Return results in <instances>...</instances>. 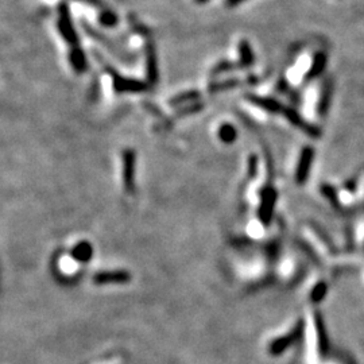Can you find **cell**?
<instances>
[{"label":"cell","mask_w":364,"mask_h":364,"mask_svg":"<svg viewBox=\"0 0 364 364\" xmlns=\"http://www.w3.org/2000/svg\"><path fill=\"white\" fill-rule=\"evenodd\" d=\"M58 19L57 29L61 34L62 39L69 45V62L73 70L78 74L84 73L88 68V61L85 57L84 50L81 49L80 38L77 34L76 29L73 26L72 14H70L69 6L66 2H61L58 4Z\"/></svg>","instance_id":"6da1fadb"},{"label":"cell","mask_w":364,"mask_h":364,"mask_svg":"<svg viewBox=\"0 0 364 364\" xmlns=\"http://www.w3.org/2000/svg\"><path fill=\"white\" fill-rule=\"evenodd\" d=\"M92 54L93 57L96 58V60H99V62L101 64V66H103V69L111 76L114 91H115L116 93H141L147 89L149 85L146 84L145 81L122 76L118 70L114 69V68H112V66L109 65L103 57H101V54H99L97 51H95V50L92 51Z\"/></svg>","instance_id":"7a4b0ae2"},{"label":"cell","mask_w":364,"mask_h":364,"mask_svg":"<svg viewBox=\"0 0 364 364\" xmlns=\"http://www.w3.org/2000/svg\"><path fill=\"white\" fill-rule=\"evenodd\" d=\"M303 333V322L299 321L297 325L294 326V329L289 332L288 334H285L282 338L275 339L274 341H271V344L268 345V352L274 355V356H278L281 353H284L286 349L293 345L297 340H299V338L302 336Z\"/></svg>","instance_id":"3957f363"},{"label":"cell","mask_w":364,"mask_h":364,"mask_svg":"<svg viewBox=\"0 0 364 364\" xmlns=\"http://www.w3.org/2000/svg\"><path fill=\"white\" fill-rule=\"evenodd\" d=\"M276 203V192L272 186H266L261 190V205L258 209V216L263 224H270L272 217V212Z\"/></svg>","instance_id":"277c9868"},{"label":"cell","mask_w":364,"mask_h":364,"mask_svg":"<svg viewBox=\"0 0 364 364\" xmlns=\"http://www.w3.org/2000/svg\"><path fill=\"white\" fill-rule=\"evenodd\" d=\"M145 55L147 82H149L150 85H155L158 82V78H159V74H158L157 50H155V45H154L153 39L150 38V37H146Z\"/></svg>","instance_id":"5b68a950"},{"label":"cell","mask_w":364,"mask_h":364,"mask_svg":"<svg viewBox=\"0 0 364 364\" xmlns=\"http://www.w3.org/2000/svg\"><path fill=\"white\" fill-rule=\"evenodd\" d=\"M123 185L127 193H134L135 189V153L126 150L123 153Z\"/></svg>","instance_id":"8992f818"},{"label":"cell","mask_w":364,"mask_h":364,"mask_svg":"<svg viewBox=\"0 0 364 364\" xmlns=\"http://www.w3.org/2000/svg\"><path fill=\"white\" fill-rule=\"evenodd\" d=\"M81 26H82L84 31L89 35V37H91V38L95 39V41H97V42H99L100 45H103L104 47H107V49L109 50V51H111L114 55H116V57H123V55H124V54H123L122 51L118 49V46H116L115 43L112 42L111 39L108 38L107 35L103 34V33L97 30V29H95V27L89 23V22H87L85 19H82L81 20Z\"/></svg>","instance_id":"52a82bcc"},{"label":"cell","mask_w":364,"mask_h":364,"mask_svg":"<svg viewBox=\"0 0 364 364\" xmlns=\"http://www.w3.org/2000/svg\"><path fill=\"white\" fill-rule=\"evenodd\" d=\"M131 281V274L126 270H109V271H100L95 274L93 282L97 285L107 284H127Z\"/></svg>","instance_id":"ba28073f"},{"label":"cell","mask_w":364,"mask_h":364,"mask_svg":"<svg viewBox=\"0 0 364 364\" xmlns=\"http://www.w3.org/2000/svg\"><path fill=\"white\" fill-rule=\"evenodd\" d=\"M313 155H315V151L311 147H305L302 150L298 166H297V172H295V180L298 184H303L306 181L307 176H309V170H311L312 161H313Z\"/></svg>","instance_id":"9c48e42d"},{"label":"cell","mask_w":364,"mask_h":364,"mask_svg":"<svg viewBox=\"0 0 364 364\" xmlns=\"http://www.w3.org/2000/svg\"><path fill=\"white\" fill-rule=\"evenodd\" d=\"M258 78L255 76L245 77V78H228L224 81H216L209 85V91L211 92H222L226 89H232L236 87H242V85L248 84H257Z\"/></svg>","instance_id":"30bf717a"},{"label":"cell","mask_w":364,"mask_h":364,"mask_svg":"<svg viewBox=\"0 0 364 364\" xmlns=\"http://www.w3.org/2000/svg\"><path fill=\"white\" fill-rule=\"evenodd\" d=\"M238 51H239V61L236 62L239 66V69H247L251 68L255 62V57H254L253 47L249 45L248 41L242 39L238 45Z\"/></svg>","instance_id":"8fae6325"},{"label":"cell","mask_w":364,"mask_h":364,"mask_svg":"<svg viewBox=\"0 0 364 364\" xmlns=\"http://www.w3.org/2000/svg\"><path fill=\"white\" fill-rule=\"evenodd\" d=\"M93 255V247L89 242H80L77 243L72 249V257L76 259L77 262L85 263V262L91 261V258Z\"/></svg>","instance_id":"7c38bea8"},{"label":"cell","mask_w":364,"mask_h":364,"mask_svg":"<svg viewBox=\"0 0 364 364\" xmlns=\"http://www.w3.org/2000/svg\"><path fill=\"white\" fill-rule=\"evenodd\" d=\"M316 326H317L320 351H321V355L326 356V355H328V352H329V341H328V336H326L324 322H322V320L320 316H317V318H316Z\"/></svg>","instance_id":"4fadbf2b"},{"label":"cell","mask_w":364,"mask_h":364,"mask_svg":"<svg viewBox=\"0 0 364 364\" xmlns=\"http://www.w3.org/2000/svg\"><path fill=\"white\" fill-rule=\"evenodd\" d=\"M218 138L224 143H232L238 138V131L232 124L230 123H224L220 128H218Z\"/></svg>","instance_id":"5bb4252c"},{"label":"cell","mask_w":364,"mask_h":364,"mask_svg":"<svg viewBox=\"0 0 364 364\" xmlns=\"http://www.w3.org/2000/svg\"><path fill=\"white\" fill-rule=\"evenodd\" d=\"M99 22L104 27H115L119 19H118L115 12H112L108 8H103L99 14Z\"/></svg>","instance_id":"9a60e30c"},{"label":"cell","mask_w":364,"mask_h":364,"mask_svg":"<svg viewBox=\"0 0 364 364\" xmlns=\"http://www.w3.org/2000/svg\"><path fill=\"white\" fill-rule=\"evenodd\" d=\"M200 97V93L197 91H189V92H184L177 95L173 99H170V105H181L184 103H190V101H195Z\"/></svg>","instance_id":"2e32d148"},{"label":"cell","mask_w":364,"mask_h":364,"mask_svg":"<svg viewBox=\"0 0 364 364\" xmlns=\"http://www.w3.org/2000/svg\"><path fill=\"white\" fill-rule=\"evenodd\" d=\"M236 68H239L238 64H234V62L228 61V60H222V61L218 62L217 65L213 68V70H212V76H218V74H221V73L235 70Z\"/></svg>","instance_id":"e0dca14e"},{"label":"cell","mask_w":364,"mask_h":364,"mask_svg":"<svg viewBox=\"0 0 364 364\" xmlns=\"http://www.w3.org/2000/svg\"><path fill=\"white\" fill-rule=\"evenodd\" d=\"M324 66H325V55H322V54H317L315 58V64L312 65L311 70H309V73H307V77L317 76L318 73L324 69Z\"/></svg>","instance_id":"ac0fdd59"},{"label":"cell","mask_w":364,"mask_h":364,"mask_svg":"<svg viewBox=\"0 0 364 364\" xmlns=\"http://www.w3.org/2000/svg\"><path fill=\"white\" fill-rule=\"evenodd\" d=\"M326 293V285L325 284H318L313 290H312L311 298L313 302H318L324 298V295Z\"/></svg>","instance_id":"d6986e66"},{"label":"cell","mask_w":364,"mask_h":364,"mask_svg":"<svg viewBox=\"0 0 364 364\" xmlns=\"http://www.w3.org/2000/svg\"><path fill=\"white\" fill-rule=\"evenodd\" d=\"M243 2H245V0H226V6L227 7H236V6H239V4H242Z\"/></svg>","instance_id":"ffe728a7"},{"label":"cell","mask_w":364,"mask_h":364,"mask_svg":"<svg viewBox=\"0 0 364 364\" xmlns=\"http://www.w3.org/2000/svg\"><path fill=\"white\" fill-rule=\"evenodd\" d=\"M194 2L199 4H203V3H207V2H209V0H194Z\"/></svg>","instance_id":"44dd1931"}]
</instances>
